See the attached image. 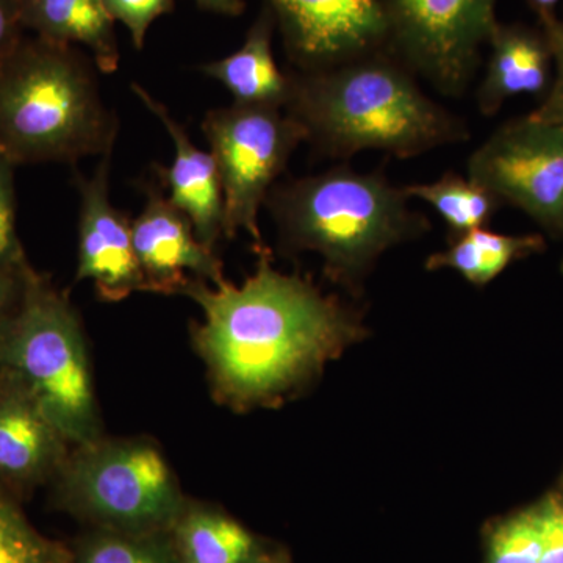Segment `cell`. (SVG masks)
Segmentation results:
<instances>
[{
  "label": "cell",
  "instance_id": "cell-1",
  "mask_svg": "<svg viewBox=\"0 0 563 563\" xmlns=\"http://www.w3.org/2000/svg\"><path fill=\"white\" fill-rule=\"evenodd\" d=\"M181 296L203 312L191 332L211 395L240 412L276 404L362 333L336 299L273 268L268 251L242 285L192 279Z\"/></svg>",
  "mask_w": 563,
  "mask_h": 563
},
{
  "label": "cell",
  "instance_id": "cell-2",
  "mask_svg": "<svg viewBox=\"0 0 563 563\" xmlns=\"http://www.w3.org/2000/svg\"><path fill=\"white\" fill-rule=\"evenodd\" d=\"M290 79L285 111L324 157L377 151L406 161L470 140L465 120L432 101L388 49Z\"/></svg>",
  "mask_w": 563,
  "mask_h": 563
},
{
  "label": "cell",
  "instance_id": "cell-3",
  "mask_svg": "<svg viewBox=\"0 0 563 563\" xmlns=\"http://www.w3.org/2000/svg\"><path fill=\"white\" fill-rule=\"evenodd\" d=\"M79 47L33 38L0 60V152L14 165L77 163L113 151L117 114Z\"/></svg>",
  "mask_w": 563,
  "mask_h": 563
},
{
  "label": "cell",
  "instance_id": "cell-4",
  "mask_svg": "<svg viewBox=\"0 0 563 563\" xmlns=\"http://www.w3.org/2000/svg\"><path fill=\"white\" fill-rule=\"evenodd\" d=\"M383 172L335 166L274 185L265 207L285 246L312 251L333 280L358 279L384 251L431 229Z\"/></svg>",
  "mask_w": 563,
  "mask_h": 563
},
{
  "label": "cell",
  "instance_id": "cell-5",
  "mask_svg": "<svg viewBox=\"0 0 563 563\" xmlns=\"http://www.w3.org/2000/svg\"><path fill=\"white\" fill-rule=\"evenodd\" d=\"M0 372L38 402L73 444L103 435L87 336L68 292L33 266L20 309L0 331Z\"/></svg>",
  "mask_w": 563,
  "mask_h": 563
},
{
  "label": "cell",
  "instance_id": "cell-6",
  "mask_svg": "<svg viewBox=\"0 0 563 563\" xmlns=\"http://www.w3.org/2000/svg\"><path fill=\"white\" fill-rule=\"evenodd\" d=\"M52 504L88 528L166 532L187 496L162 448L147 437L74 444L52 481Z\"/></svg>",
  "mask_w": 563,
  "mask_h": 563
},
{
  "label": "cell",
  "instance_id": "cell-7",
  "mask_svg": "<svg viewBox=\"0 0 563 563\" xmlns=\"http://www.w3.org/2000/svg\"><path fill=\"white\" fill-rule=\"evenodd\" d=\"M202 132L220 173L225 239L246 232L257 254L268 251L258 213L291 155L306 143V131L285 110L233 102L210 110Z\"/></svg>",
  "mask_w": 563,
  "mask_h": 563
},
{
  "label": "cell",
  "instance_id": "cell-8",
  "mask_svg": "<svg viewBox=\"0 0 563 563\" xmlns=\"http://www.w3.org/2000/svg\"><path fill=\"white\" fill-rule=\"evenodd\" d=\"M388 51L448 98L468 90L498 25L496 0H379Z\"/></svg>",
  "mask_w": 563,
  "mask_h": 563
},
{
  "label": "cell",
  "instance_id": "cell-9",
  "mask_svg": "<svg viewBox=\"0 0 563 563\" xmlns=\"http://www.w3.org/2000/svg\"><path fill=\"white\" fill-rule=\"evenodd\" d=\"M468 177L563 235V128L528 114L507 121L470 155Z\"/></svg>",
  "mask_w": 563,
  "mask_h": 563
},
{
  "label": "cell",
  "instance_id": "cell-10",
  "mask_svg": "<svg viewBox=\"0 0 563 563\" xmlns=\"http://www.w3.org/2000/svg\"><path fill=\"white\" fill-rule=\"evenodd\" d=\"M298 73H314L388 49L379 0H265Z\"/></svg>",
  "mask_w": 563,
  "mask_h": 563
},
{
  "label": "cell",
  "instance_id": "cell-11",
  "mask_svg": "<svg viewBox=\"0 0 563 563\" xmlns=\"http://www.w3.org/2000/svg\"><path fill=\"white\" fill-rule=\"evenodd\" d=\"M111 157L113 151L101 155L90 177L76 173L80 196L76 280H91L101 301L121 302L132 292L144 291V277L131 218L110 199Z\"/></svg>",
  "mask_w": 563,
  "mask_h": 563
},
{
  "label": "cell",
  "instance_id": "cell-12",
  "mask_svg": "<svg viewBox=\"0 0 563 563\" xmlns=\"http://www.w3.org/2000/svg\"><path fill=\"white\" fill-rule=\"evenodd\" d=\"M146 203L132 221L133 246L144 277V291L181 295L192 279L211 285L225 279L214 251L203 246L184 211L154 185H146Z\"/></svg>",
  "mask_w": 563,
  "mask_h": 563
},
{
  "label": "cell",
  "instance_id": "cell-13",
  "mask_svg": "<svg viewBox=\"0 0 563 563\" xmlns=\"http://www.w3.org/2000/svg\"><path fill=\"white\" fill-rule=\"evenodd\" d=\"M73 446L38 402L0 372V487L24 503L52 484Z\"/></svg>",
  "mask_w": 563,
  "mask_h": 563
},
{
  "label": "cell",
  "instance_id": "cell-14",
  "mask_svg": "<svg viewBox=\"0 0 563 563\" xmlns=\"http://www.w3.org/2000/svg\"><path fill=\"white\" fill-rule=\"evenodd\" d=\"M131 88L144 107L162 122L176 150L172 166L155 165L162 187L168 191L169 201L187 214L199 242L214 251L221 236H224V201L213 155L192 143L184 125L169 113L165 103L157 101L140 84H132Z\"/></svg>",
  "mask_w": 563,
  "mask_h": 563
},
{
  "label": "cell",
  "instance_id": "cell-15",
  "mask_svg": "<svg viewBox=\"0 0 563 563\" xmlns=\"http://www.w3.org/2000/svg\"><path fill=\"white\" fill-rule=\"evenodd\" d=\"M490 46L487 70L476 91L477 110L492 118L515 96L547 91L553 55L543 32L498 22Z\"/></svg>",
  "mask_w": 563,
  "mask_h": 563
},
{
  "label": "cell",
  "instance_id": "cell-16",
  "mask_svg": "<svg viewBox=\"0 0 563 563\" xmlns=\"http://www.w3.org/2000/svg\"><path fill=\"white\" fill-rule=\"evenodd\" d=\"M20 11L22 25L36 38L81 47L101 73H117V22L103 0H20Z\"/></svg>",
  "mask_w": 563,
  "mask_h": 563
},
{
  "label": "cell",
  "instance_id": "cell-17",
  "mask_svg": "<svg viewBox=\"0 0 563 563\" xmlns=\"http://www.w3.org/2000/svg\"><path fill=\"white\" fill-rule=\"evenodd\" d=\"M274 27L276 21L265 5L239 51L201 66L207 77L224 85L233 102L285 110L290 99L291 79L290 74L282 73L274 58Z\"/></svg>",
  "mask_w": 563,
  "mask_h": 563
},
{
  "label": "cell",
  "instance_id": "cell-18",
  "mask_svg": "<svg viewBox=\"0 0 563 563\" xmlns=\"http://www.w3.org/2000/svg\"><path fill=\"white\" fill-rule=\"evenodd\" d=\"M166 537L177 563H255L265 553L231 515L190 498L166 529Z\"/></svg>",
  "mask_w": 563,
  "mask_h": 563
},
{
  "label": "cell",
  "instance_id": "cell-19",
  "mask_svg": "<svg viewBox=\"0 0 563 563\" xmlns=\"http://www.w3.org/2000/svg\"><path fill=\"white\" fill-rule=\"evenodd\" d=\"M446 251L437 252L426 262V268H451L474 285H487L518 258L542 251V235H506L479 228L455 233Z\"/></svg>",
  "mask_w": 563,
  "mask_h": 563
},
{
  "label": "cell",
  "instance_id": "cell-20",
  "mask_svg": "<svg viewBox=\"0 0 563 563\" xmlns=\"http://www.w3.org/2000/svg\"><path fill=\"white\" fill-rule=\"evenodd\" d=\"M407 198L429 203L446 222L453 235L484 228L501 201L479 184L461 174L444 173L440 179L424 184L404 185Z\"/></svg>",
  "mask_w": 563,
  "mask_h": 563
},
{
  "label": "cell",
  "instance_id": "cell-21",
  "mask_svg": "<svg viewBox=\"0 0 563 563\" xmlns=\"http://www.w3.org/2000/svg\"><path fill=\"white\" fill-rule=\"evenodd\" d=\"M70 548V563H177L166 532L88 528Z\"/></svg>",
  "mask_w": 563,
  "mask_h": 563
},
{
  "label": "cell",
  "instance_id": "cell-22",
  "mask_svg": "<svg viewBox=\"0 0 563 563\" xmlns=\"http://www.w3.org/2000/svg\"><path fill=\"white\" fill-rule=\"evenodd\" d=\"M0 563H70V548L43 536L0 487Z\"/></svg>",
  "mask_w": 563,
  "mask_h": 563
},
{
  "label": "cell",
  "instance_id": "cell-23",
  "mask_svg": "<svg viewBox=\"0 0 563 563\" xmlns=\"http://www.w3.org/2000/svg\"><path fill=\"white\" fill-rule=\"evenodd\" d=\"M542 528L539 509L510 518L493 533L490 563H540Z\"/></svg>",
  "mask_w": 563,
  "mask_h": 563
},
{
  "label": "cell",
  "instance_id": "cell-24",
  "mask_svg": "<svg viewBox=\"0 0 563 563\" xmlns=\"http://www.w3.org/2000/svg\"><path fill=\"white\" fill-rule=\"evenodd\" d=\"M13 162L0 152V272L22 273L31 266L16 229Z\"/></svg>",
  "mask_w": 563,
  "mask_h": 563
},
{
  "label": "cell",
  "instance_id": "cell-25",
  "mask_svg": "<svg viewBox=\"0 0 563 563\" xmlns=\"http://www.w3.org/2000/svg\"><path fill=\"white\" fill-rule=\"evenodd\" d=\"M114 22L125 25L135 49H143L147 32L158 18L173 13L176 0H103Z\"/></svg>",
  "mask_w": 563,
  "mask_h": 563
},
{
  "label": "cell",
  "instance_id": "cell-26",
  "mask_svg": "<svg viewBox=\"0 0 563 563\" xmlns=\"http://www.w3.org/2000/svg\"><path fill=\"white\" fill-rule=\"evenodd\" d=\"M539 16L542 22V32L547 36L551 55H553L554 79L548 88L547 98L532 111V114L563 128V21L558 20L554 13H542Z\"/></svg>",
  "mask_w": 563,
  "mask_h": 563
},
{
  "label": "cell",
  "instance_id": "cell-27",
  "mask_svg": "<svg viewBox=\"0 0 563 563\" xmlns=\"http://www.w3.org/2000/svg\"><path fill=\"white\" fill-rule=\"evenodd\" d=\"M537 509L542 528L540 563H563V499L551 496Z\"/></svg>",
  "mask_w": 563,
  "mask_h": 563
},
{
  "label": "cell",
  "instance_id": "cell-28",
  "mask_svg": "<svg viewBox=\"0 0 563 563\" xmlns=\"http://www.w3.org/2000/svg\"><path fill=\"white\" fill-rule=\"evenodd\" d=\"M20 0H0V60L22 40Z\"/></svg>",
  "mask_w": 563,
  "mask_h": 563
},
{
  "label": "cell",
  "instance_id": "cell-29",
  "mask_svg": "<svg viewBox=\"0 0 563 563\" xmlns=\"http://www.w3.org/2000/svg\"><path fill=\"white\" fill-rule=\"evenodd\" d=\"M27 269L22 273L0 272V331L20 309L24 292V274Z\"/></svg>",
  "mask_w": 563,
  "mask_h": 563
},
{
  "label": "cell",
  "instance_id": "cell-30",
  "mask_svg": "<svg viewBox=\"0 0 563 563\" xmlns=\"http://www.w3.org/2000/svg\"><path fill=\"white\" fill-rule=\"evenodd\" d=\"M195 2L199 9L221 14V16H242L246 9L244 0H195Z\"/></svg>",
  "mask_w": 563,
  "mask_h": 563
},
{
  "label": "cell",
  "instance_id": "cell-31",
  "mask_svg": "<svg viewBox=\"0 0 563 563\" xmlns=\"http://www.w3.org/2000/svg\"><path fill=\"white\" fill-rule=\"evenodd\" d=\"M255 563H290V561H288L287 554L280 553V551H265Z\"/></svg>",
  "mask_w": 563,
  "mask_h": 563
},
{
  "label": "cell",
  "instance_id": "cell-32",
  "mask_svg": "<svg viewBox=\"0 0 563 563\" xmlns=\"http://www.w3.org/2000/svg\"><path fill=\"white\" fill-rule=\"evenodd\" d=\"M532 3L533 9L537 13H554V7L558 5L561 0H529Z\"/></svg>",
  "mask_w": 563,
  "mask_h": 563
},
{
  "label": "cell",
  "instance_id": "cell-33",
  "mask_svg": "<svg viewBox=\"0 0 563 563\" xmlns=\"http://www.w3.org/2000/svg\"><path fill=\"white\" fill-rule=\"evenodd\" d=\"M562 273H563V258H562Z\"/></svg>",
  "mask_w": 563,
  "mask_h": 563
}]
</instances>
